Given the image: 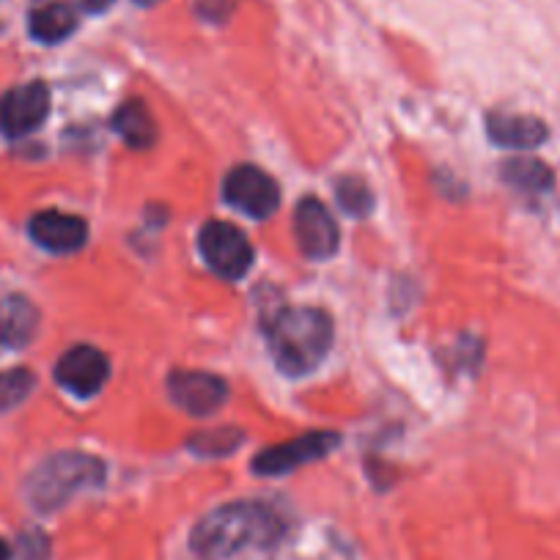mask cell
Wrapping results in <instances>:
<instances>
[{"instance_id":"cell-3","label":"cell","mask_w":560,"mask_h":560,"mask_svg":"<svg viewBox=\"0 0 560 560\" xmlns=\"http://www.w3.org/2000/svg\"><path fill=\"white\" fill-rule=\"evenodd\" d=\"M105 465L89 454H56L42 462L28 478V500L39 511H56L80 489L100 487Z\"/></svg>"},{"instance_id":"cell-15","label":"cell","mask_w":560,"mask_h":560,"mask_svg":"<svg viewBox=\"0 0 560 560\" xmlns=\"http://www.w3.org/2000/svg\"><path fill=\"white\" fill-rule=\"evenodd\" d=\"M113 129L132 149H149L154 143V138H158L152 113H149V107L140 100H129L118 107L116 116H113Z\"/></svg>"},{"instance_id":"cell-17","label":"cell","mask_w":560,"mask_h":560,"mask_svg":"<svg viewBox=\"0 0 560 560\" xmlns=\"http://www.w3.org/2000/svg\"><path fill=\"white\" fill-rule=\"evenodd\" d=\"M36 385V376L28 369H12L0 374V412L23 404Z\"/></svg>"},{"instance_id":"cell-4","label":"cell","mask_w":560,"mask_h":560,"mask_svg":"<svg viewBox=\"0 0 560 560\" xmlns=\"http://www.w3.org/2000/svg\"><path fill=\"white\" fill-rule=\"evenodd\" d=\"M201 256L220 278L240 280L253 267V245L236 225L212 220L198 234Z\"/></svg>"},{"instance_id":"cell-13","label":"cell","mask_w":560,"mask_h":560,"mask_svg":"<svg viewBox=\"0 0 560 560\" xmlns=\"http://www.w3.org/2000/svg\"><path fill=\"white\" fill-rule=\"evenodd\" d=\"M489 138L505 149H536L547 140V127L533 116H514V113H494L487 121Z\"/></svg>"},{"instance_id":"cell-11","label":"cell","mask_w":560,"mask_h":560,"mask_svg":"<svg viewBox=\"0 0 560 560\" xmlns=\"http://www.w3.org/2000/svg\"><path fill=\"white\" fill-rule=\"evenodd\" d=\"M36 245L50 253H74L89 240V225L83 218H74L67 212H39L31 218L28 225Z\"/></svg>"},{"instance_id":"cell-24","label":"cell","mask_w":560,"mask_h":560,"mask_svg":"<svg viewBox=\"0 0 560 560\" xmlns=\"http://www.w3.org/2000/svg\"><path fill=\"white\" fill-rule=\"evenodd\" d=\"M135 3H140V7H152V3H158V0H135Z\"/></svg>"},{"instance_id":"cell-9","label":"cell","mask_w":560,"mask_h":560,"mask_svg":"<svg viewBox=\"0 0 560 560\" xmlns=\"http://www.w3.org/2000/svg\"><path fill=\"white\" fill-rule=\"evenodd\" d=\"M168 390L176 407L198 415V418L218 412L229 398L225 382L220 376L207 374V371H174L168 376Z\"/></svg>"},{"instance_id":"cell-1","label":"cell","mask_w":560,"mask_h":560,"mask_svg":"<svg viewBox=\"0 0 560 560\" xmlns=\"http://www.w3.org/2000/svg\"><path fill=\"white\" fill-rule=\"evenodd\" d=\"M283 536L278 511L256 500H240L214 509L192 527L190 547L203 560H231L236 555L269 549Z\"/></svg>"},{"instance_id":"cell-19","label":"cell","mask_w":560,"mask_h":560,"mask_svg":"<svg viewBox=\"0 0 560 560\" xmlns=\"http://www.w3.org/2000/svg\"><path fill=\"white\" fill-rule=\"evenodd\" d=\"M336 196L343 212H349L352 218H365L371 212V207H374V198H371V190L365 187V182L354 179V176L338 182Z\"/></svg>"},{"instance_id":"cell-7","label":"cell","mask_w":560,"mask_h":560,"mask_svg":"<svg viewBox=\"0 0 560 560\" xmlns=\"http://www.w3.org/2000/svg\"><path fill=\"white\" fill-rule=\"evenodd\" d=\"M338 445V434L332 432H311L298 440H289L283 445H272V448L261 451L253 462V470L258 476H280V472H292L300 465L308 462L325 459L332 448Z\"/></svg>"},{"instance_id":"cell-6","label":"cell","mask_w":560,"mask_h":560,"mask_svg":"<svg viewBox=\"0 0 560 560\" xmlns=\"http://www.w3.org/2000/svg\"><path fill=\"white\" fill-rule=\"evenodd\" d=\"M50 113V91L45 83H25L0 96V132L23 138L42 127Z\"/></svg>"},{"instance_id":"cell-2","label":"cell","mask_w":560,"mask_h":560,"mask_svg":"<svg viewBox=\"0 0 560 560\" xmlns=\"http://www.w3.org/2000/svg\"><path fill=\"white\" fill-rule=\"evenodd\" d=\"M264 330L278 369L292 376L311 374L330 352L332 319L327 311L314 305L280 308L272 319H267Z\"/></svg>"},{"instance_id":"cell-23","label":"cell","mask_w":560,"mask_h":560,"mask_svg":"<svg viewBox=\"0 0 560 560\" xmlns=\"http://www.w3.org/2000/svg\"><path fill=\"white\" fill-rule=\"evenodd\" d=\"M12 558V549H9V544L0 538V560H9Z\"/></svg>"},{"instance_id":"cell-5","label":"cell","mask_w":560,"mask_h":560,"mask_svg":"<svg viewBox=\"0 0 560 560\" xmlns=\"http://www.w3.org/2000/svg\"><path fill=\"white\" fill-rule=\"evenodd\" d=\"M223 196L231 207L256 220L269 218L280 203V190L275 179L256 165H240L231 171L223 182Z\"/></svg>"},{"instance_id":"cell-18","label":"cell","mask_w":560,"mask_h":560,"mask_svg":"<svg viewBox=\"0 0 560 560\" xmlns=\"http://www.w3.org/2000/svg\"><path fill=\"white\" fill-rule=\"evenodd\" d=\"M242 445L240 429H218V432H201L190 440V448L198 456H229Z\"/></svg>"},{"instance_id":"cell-21","label":"cell","mask_w":560,"mask_h":560,"mask_svg":"<svg viewBox=\"0 0 560 560\" xmlns=\"http://www.w3.org/2000/svg\"><path fill=\"white\" fill-rule=\"evenodd\" d=\"M23 560H45L47 558V538L42 533H28L23 536Z\"/></svg>"},{"instance_id":"cell-14","label":"cell","mask_w":560,"mask_h":560,"mask_svg":"<svg viewBox=\"0 0 560 560\" xmlns=\"http://www.w3.org/2000/svg\"><path fill=\"white\" fill-rule=\"evenodd\" d=\"M78 28V14L69 3L63 0H52V3H45V7L34 9L28 18V31L36 42L42 45H58L67 36L74 34Z\"/></svg>"},{"instance_id":"cell-8","label":"cell","mask_w":560,"mask_h":560,"mask_svg":"<svg viewBox=\"0 0 560 560\" xmlns=\"http://www.w3.org/2000/svg\"><path fill=\"white\" fill-rule=\"evenodd\" d=\"M107 376H110V363H107L100 349L89 347V343L72 347L56 365L58 385L80 398L96 396L107 382Z\"/></svg>"},{"instance_id":"cell-12","label":"cell","mask_w":560,"mask_h":560,"mask_svg":"<svg viewBox=\"0 0 560 560\" xmlns=\"http://www.w3.org/2000/svg\"><path fill=\"white\" fill-rule=\"evenodd\" d=\"M39 327V311L23 294L0 300V347L23 349L34 341Z\"/></svg>"},{"instance_id":"cell-16","label":"cell","mask_w":560,"mask_h":560,"mask_svg":"<svg viewBox=\"0 0 560 560\" xmlns=\"http://www.w3.org/2000/svg\"><path fill=\"white\" fill-rule=\"evenodd\" d=\"M503 179L522 192H544L552 187V171L533 158H514L503 163Z\"/></svg>"},{"instance_id":"cell-22","label":"cell","mask_w":560,"mask_h":560,"mask_svg":"<svg viewBox=\"0 0 560 560\" xmlns=\"http://www.w3.org/2000/svg\"><path fill=\"white\" fill-rule=\"evenodd\" d=\"M80 7L85 9V12H105V9L113 7V0H80Z\"/></svg>"},{"instance_id":"cell-20","label":"cell","mask_w":560,"mask_h":560,"mask_svg":"<svg viewBox=\"0 0 560 560\" xmlns=\"http://www.w3.org/2000/svg\"><path fill=\"white\" fill-rule=\"evenodd\" d=\"M236 0H196L198 18L207 23H225L234 14Z\"/></svg>"},{"instance_id":"cell-10","label":"cell","mask_w":560,"mask_h":560,"mask_svg":"<svg viewBox=\"0 0 560 560\" xmlns=\"http://www.w3.org/2000/svg\"><path fill=\"white\" fill-rule=\"evenodd\" d=\"M294 234L308 258H330L338 250V223L319 198H303L294 209Z\"/></svg>"}]
</instances>
